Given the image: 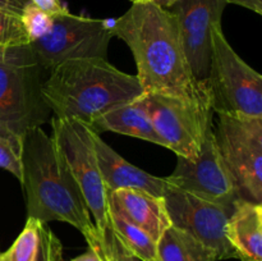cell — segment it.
<instances>
[{
  "label": "cell",
  "mask_w": 262,
  "mask_h": 261,
  "mask_svg": "<svg viewBox=\"0 0 262 261\" xmlns=\"http://www.w3.org/2000/svg\"><path fill=\"white\" fill-rule=\"evenodd\" d=\"M113 36L124 41L137 66L145 94L201 99L209 96L206 82L192 74L182 44L178 22L169 9L154 3H133L112 25Z\"/></svg>",
  "instance_id": "obj_1"
},
{
  "label": "cell",
  "mask_w": 262,
  "mask_h": 261,
  "mask_svg": "<svg viewBox=\"0 0 262 261\" xmlns=\"http://www.w3.org/2000/svg\"><path fill=\"white\" fill-rule=\"evenodd\" d=\"M23 179L27 196V217L42 224L64 222L86 238L89 247L97 240V229L66 159L41 127L23 138Z\"/></svg>",
  "instance_id": "obj_2"
},
{
  "label": "cell",
  "mask_w": 262,
  "mask_h": 261,
  "mask_svg": "<svg viewBox=\"0 0 262 261\" xmlns=\"http://www.w3.org/2000/svg\"><path fill=\"white\" fill-rule=\"evenodd\" d=\"M142 94L137 77L102 58L64 61L41 83V95L56 118L79 120L90 128L113 107Z\"/></svg>",
  "instance_id": "obj_3"
},
{
  "label": "cell",
  "mask_w": 262,
  "mask_h": 261,
  "mask_svg": "<svg viewBox=\"0 0 262 261\" xmlns=\"http://www.w3.org/2000/svg\"><path fill=\"white\" fill-rule=\"evenodd\" d=\"M206 83L214 113L262 118V76L233 50L222 25L211 31V61Z\"/></svg>",
  "instance_id": "obj_4"
},
{
  "label": "cell",
  "mask_w": 262,
  "mask_h": 261,
  "mask_svg": "<svg viewBox=\"0 0 262 261\" xmlns=\"http://www.w3.org/2000/svg\"><path fill=\"white\" fill-rule=\"evenodd\" d=\"M41 71L30 45L0 61V124L22 136L50 119L41 95Z\"/></svg>",
  "instance_id": "obj_5"
},
{
  "label": "cell",
  "mask_w": 262,
  "mask_h": 261,
  "mask_svg": "<svg viewBox=\"0 0 262 261\" xmlns=\"http://www.w3.org/2000/svg\"><path fill=\"white\" fill-rule=\"evenodd\" d=\"M143 100L161 146L170 148L177 156L194 160L212 125L214 110L210 95L187 99L143 92Z\"/></svg>",
  "instance_id": "obj_6"
},
{
  "label": "cell",
  "mask_w": 262,
  "mask_h": 261,
  "mask_svg": "<svg viewBox=\"0 0 262 261\" xmlns=\"http://www.w3.org/2000/svg\"><path fill=\"white\" fill-rule=\"evenodd\" d=\"M54 142L81 188L97 233L107 228V189L102 181L94 145V129L74 119H51Z\"/></svg>",
  "instance_id": "obj_7"
},
{
  "label": "cell",
  "mask_w": 262,
  "mask_h": 261,
  "mask_svg": "<svg viewBox=\"0 0 262 261\" xmlns=\"http://www.w3.org/2000/svg\"><path fill=\"white\" fill-rule=\"evenodd\" d=\"M112 25L109 20L81 17L69 12L53 15L51 30L32 41L30 49L41 69L48 72L72 59H106L113 37Z\"/></svg>",
  "instance_id": "obj_8"
},
{
  "label": "cell",
  "mask_w": 262,
  "mask_h": 261,
  "mask_svg": "<svg viewBox=\"0 0 262 261\" xmlns=\"http://www.w3.org/2000/svg\"><path fill=\"white\" fill-rule=\"evenodd\" d=\"M214 136L243 199L262 204V118L217 114Z\"/></svg>",
  "instance_id": "obj_9"
},
{
  "label": "cell",
  "mask_w": 262,
  "mask_h": 261,
  "mask_svg": "<svg viewBox=\"0 0 262 261\" xmlns=\"http://www.w3.org/2000/svg\"><path fill=\"white\" fill-rule=\"evenodd\" d=\"M165 179L171 188L217 205L234 206L243 199L220 154L212 125L207 129L199 156L194 160L178 156L176 169Z\"/></svg>",
  "instance_id": "obj_10"
},
{
  "label": "cell",
  "mask_w": 262,
  "mask_h": 261,
  "mask_svg": "<svg viewBox=\"0 0 262 261\" xmlns=\"http://www.w3.org/2000/svg\"><path fill=\"white\" fill-rule=\"evenodd\" d=\"M171 225L186 230L214 251L217 260L237 258L228 242L227 223L234 206H224L171 188L164 196Z\"/></svg>",
  "instance_id": "obj_11"
},
{
  "label": "cell",
  "mask_w": 262,
  "mask_h": 261,
  "mask_svg": "<svg viewBox=\"0 0 262 261\" xmlns=\"http://www.w3.org/2000/svg\"><path fill=\"white\" fill-rule=\"evenodd\" d=\"M227 0H178L169 8L176 15L192 74L206 82L211 61V31L222 25Z\"/></svg>",
  "instance_id": "obj_12"
},
{
  "label": "cell",
  "mask_w": 262,
  "mask_h": 261,
  "mask_svg": "<svg viewBox=\"0 0 262 261\" xmlns=\"http://www.w3.org/2000/svg\"><path fill=\"white\" fill-rule=\"evenodd\" d=\"M94 145L96 151L100 173L107 192L119 188H135L145 191L158 197H164L171 189L165 178L151 176L147 171L137 168L123 159L113 150L99 133L94 130Z\"/></svg>",
  "instance_id": "obj_13"
},
{
  "label": "cell",
  "mask_w": 262,
  "mask_h": 261,
  "mask_svg": "<svg viewBox=\"0 0 262 261\" xmlns=\"http://www.w3.org/2000/svg\"><path fill=\"white\" fill-rule=\"evenodd\" d=\"M109 207L147 233L155 242L171 225L164 197L135 188H119L107 193Z\"/></svg>",
  "instance_id": "obj_14"
},
{
  "label": "cell",
  "mask_w": 262,
  "mask_h": 261,
  "mask_svg": "<svg viewBox=\"0 0 262 261\" xmlns=\"http://www.w3.org/2000/svg\"><path fill=\"white\" fill-rule=\"evenodd\" d=\"M225 235L241 261H262V204L235 202Z\"/></svg>",
  "instance_id": "obj_15"
},
{
  "label": "cell",
  "mask_w": 262,
  "mask_h": 261,
  "mask_svg": "<svg viewBox=\"0 0 262 261\" xmlns=\"http://www.w3.org/2000/svg\"><path fill=\"white\" fill-rule=\"evenodd\" d=\"M91 129L96 133L110 132L141 138L147 142L161 146V141L154 128L147 109H146L143 94L132 101L113 107L105 113L92 125Z\"/></svg>",
  "instance_id": "obj_16"
},
{
  "label": "cell",
  "mask_w": 262,
  "mask_h": 261,
  "mask_svg": "<svg viewBox=\"0 0 262 261\" xmlns=\"http://www.w3.org/2000/svg\"><path fill=\"white\" fill-rule=\"evenodd\" d=\"M158 255L160 261H217L214 251L174 225L158 241Z\"/></svg>",
  "instance_id": "obj_17"
},
{
  "label": "cell",
  "mask_w": 262,
  "mask_h": 261,
  "mask_svg": "<svg viewBox=\"0 0 262 261\" xmlns=\"http://www.w3.org/2000/svg\"><path fill=\"white\" fill-rule=\"evenodd\" d=\"M107 227L140 261H160L158 255V242L110 207L107 210Z\"/></svg>",
  "instance_id": "obj_18"
},
{
  "label": "cell",
  "mask_w": 262,
  "mask_h": 261,
  "mask_svg": "<svg viewBox=\"0 0 262 261\" xmlns=\"http://www.w3.org/2000/svg\"><path fill=\"white\" fill-rule=\"evenodd\" d=\"M31 44L20 15L0 9V61H4L17 49Z\"/></svg>",
  "instance_id": "obj_19"
},
{
  "label": "cell",
  "mask_w": 262,
  "mask_h": 261,
  "mask_svg": "<svg viewBox=\"0 0 262 261\" xmlns=\"http://www.w3.org/2000/svg\"><path fill=\"white\" fill-rule=\"evenodd\" d=\"M42 223L27 217L25 228L10 248L2 253V261H35L40 243V230Z\"/></svg>",
  "instance_id": "obj_20"
},
{
  "label": "cell",
  "mask_w": 262,
  "mask_h": 261,
  "mask_svg": "<svg viewBox=\"0 0 262 261\" xmlns=\"http://www.w3.org/2000/svg\"><path fill=\"white\" fill-rule=\"evenodd\" d=\"M23 138L7 125L0 124V168L12 173L22 183Z\"/></svg>",
  "instance_id": "obj_21"
},
{
  "label": "cell",
  "mask_w": 262,
  "mask_h": 261,
  "mask_svg": "<svg viewBox=\"0 0 262 261\" xmlns=\"http://www.w3.org/2000/svg\"><path fill=\"white\" fill-rule=\"evenodd\" d=\"M100 261H140L127 250L119 238L109 227L102 233H97V240L91 246Z\"/></svg>",
  "instance_id": "obj_22"
},
{
  "label": "cell",
  "mask_w": 262,
  "mask_h": 261,
  "mask_svg": "<svg viewBox=\"0 0 262 261\" xmlns=\"http://www.w3.org/2000/svg\"><path fill=\"white\" fill-rule=\"evenodd\" d=\"M20 19L31 42L45 36L53 26V15L48 14L33 4H28L23 9Z\"/></svg>",
  "instance_id": "obj_23"
},
{
  "label": "cell",
  "mask_w": 262,
  "mask_h": 261,
  "mask_svg": "<svg viewBox=\"0 0 262 261\" xmlns=\"http://www.w3.org/2000/svg\"><path fill=\"white\" fill-rule=\"evenodd\" d=\"M35 261H63V246L60 240L46 224L40 230V243Z\"/></svg>",
  "instance_id": "obj_24"
},
{
  "label": "cell",
  "mask_w": 262,
  "mask_h": 261,
  "mask_svg": "<svg viewBox=\"0 0 262 261\" xmlns=\"http://www.w3.org/2000/svg\"><path fill=\"white\" fill-rule=\"evenodd\" d=\"M30 2L31 4L36 5V7L40 8L41 10H43V12L50 15H58L69 12L60 0H30Z\"/></svg>",
  "instance_id": "obj_25"
},
{
  "label": "cell",
  "mask_w": 262,
  "mask_h": 261,
  "mask_svg": "<svg viewBox=\"0 0 262 261\" xmlns=\"http://www.w3.org/2000/svg\"><path fill=\"white\" fill-rule=\"evenodd\" d=\"M28 4H31L30 0H0V9L20 15Z\"/></svg>",
  "instance_id": "obj_26"
},
{
  "label": "cell",
  "mask_w": 262,
  "mask_h": 261,
  "mask_svg": "<svg viewBox=\"0 0 262 261\" xmlns=\"http://www.w3.org/2000/svg\"><path fill=\"white\" fill-rule=\"evenodd\" d=\"M227 3L241 5V7L257 13V14H262V0H227Z\"/></svg>",
  "instance_id": "obj_27"
},
{
  "label": "cell",
  "mask_w": 262,
  "mask_h": 261,
  "mask_svg": "<svg viewBox=\"0 0 262 261\" xmlns=\"http://www.w3.org/2000/svg\"><path fill=\"white\" fill-rule=\"evenodd\" d=\"M71 261H100V260H99V257H97L96 252H95L94 250H91V248H89L86 252L82 253V255H79V256H77V257L72 258Z\"/></svg>",
  "instance_id": "obj_28"
},
{
  "label": "cell",
  "mask_w": 262,
  "mask_h": 261,
  "mask_svg": "<svg viewBox=\"0 0 262 261\" xmlns=\"http://www.w3.org/2000/svg\"><path fill=\"white\" fill-rule=\"evenodd\" d=\"M132 3H141V2H148V3H154V4L159 5V7L164 8V9H169L171 5L176 4L178 0H130Z\"/></svg>",
  "instance_id": "obj_29"
},
{
  "label": "cell",
  "mask_w": 262,
  "mask_h": 261,
  "mask_svg": "<svg viewBox=\"0 0 262 261\" xmlns=\"http://www.w3.org/2000/svg\"><path fill=\"white\" fill-rule=\"evenodd\" d=\"M0 261H2V253H0Z\"/></svg>",
  "instance_id": "obj_30"
}]
</instances>
